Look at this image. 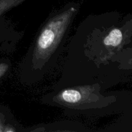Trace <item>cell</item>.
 Listing matches in <instances>:
<instances>
[{"instance_id": "obj_3", "label": "cell", "mask_w": 132, "mask_h": 132, "mask_svg": "<svg viewBox=\"0 0 132 132\" xmlns=\"http://www.w3.org/2000/svg\"><path fill=\"white\" fill-rule=\"evenodd\" d=\"M131 36L132 15L120 26L94 32L88 45L89 55L97 67L106 64L115 54L131 42Z\"/></svg>"}, {"instance_id": "obj_7", "label": "cell", "mask_w": 132, "mask_h": 132, "mask_svg": "<svg viewBox=\"0 0 132 132\" xmlns=\"http://www.w3.org/2000/svg\"><path fill=\"white\" fill-rule=\"evenodd\" d=\"M10 65L11 64L9 60H5L0 62V79L8 73Z\"/></svg>"}, {"instance_id": "obj_6", "label": "cell", "mask_w": 132, "mask_h": 132, "mask_svg": "<svg viewBox=\"0 0 132 132\" xmlns=\"http://www.w3.org/2000/svg\"><path fill=\"white\" fill-rule=\"evenodd\" d=\"M27 0H0V18L11 9Z\"/></svg>"}, {"instance_id": "obj_4", "label": "cell", "mask_w": 132, "mask_h": 132, "mask_svg": "<svg viewBox=\"0 0 132 132\" xmlns=\"http://www.w3.org/2000/svg\"><path fill=\"white\" fill-rule=\"evenodd\" d=\"M110 60L113 62H117L119 69L132 70V47L124 48L115 54Z\"/></svg>"}, {"instance_id": "obj_2", "label": "cell", "mask_w": 132, "mask_h": 132, "mask_svg": "<svg viewBox=\"0 0 132 132\" xmlns=\"http://www.w3.org/2000/svg\"><path fill=\"white\" fill-rule=\"evenodd\" d=\"M100 90L99 84L65 88L50 96H45L43 101L54 106L74 110L99 109L116 101V97L103 95Z\"/></svg>"}, {"instance_id": "obj_5", "label": "cell", "mask_w": 132, "mask_h": 132, "mask_svg": "<svg viewBox=\"0 0 132 132\" xmlns=\"http://www.w3.org/2000/svg\"><path fill=\"white\" fill-rule=\"evenodd\" d=\"M14 122H8L5 115L3 112H0V132L23 131V129L19 127V124Z\"/></svg>"}, {"instance_id": "obj_1", "label": "cell", "mask_w": 132, "mask_h": 132, "mask_svg": "<svg viewBox=\"0 0 132 132\" xmlns=\"http://www.w3.org/2000/svg\"><path fill=\"white\" fill-rule=\"evenodd\" d=\"M79 5L69 3L49 14L19 65V78L32 85L41 81L56 64Z\"/></svg>"}]
</instances>
